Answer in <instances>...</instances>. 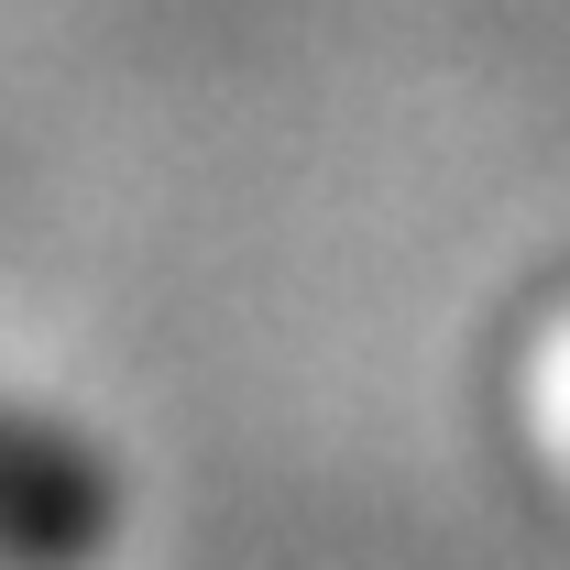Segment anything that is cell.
<instances>
[{
	"label": "cell",
	"mask_w": 570,
	"mask_h": 570,
	"mask_svg": "<svg viewBox=\"0 0 570 570\" xmlns=\"http://www.w3.org/2000/svg\"><path fill=\"white\" fill-rule=\"evenodd\" d=\"M110 549H121L110 450L0 384V570H99Z\"/></svg>",
	"instance_id": "cell-1"
},
{
	"label": "cell",
	"mask_w": 570,
	"mask_h": 570,
	"mask_svg": "<svg viewBox=\"0 0 570 570\" xmlns=\"http://www.w3.org/2000/svg\"><path fill=\"white\" fill-rule=\"evenodd\" d=\"M549 428L570 439V330H560V352H549Z\"/></svg>",
	"instance_id": "cell-2"
}]
</instances>
